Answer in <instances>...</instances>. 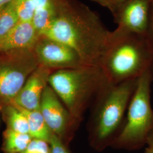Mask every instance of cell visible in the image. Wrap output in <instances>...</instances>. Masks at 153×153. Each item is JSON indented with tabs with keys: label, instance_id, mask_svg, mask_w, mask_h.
Returning <instances> with one entry per match:
<instances>
[{
	"label": "cell",
	"instance_id": "obj_1",
	"mask_svg": "<svg viewBox=\"0 0 153 153\" xmlns=\"http://www.w3.org/2000/svg\"><path fill=\"white\" fill-rule=\"evenodd\" d=\"M41 36L71 48L85 65L99 67L111 31L88 6L76 1L64 5L59 3L57 16Z\"/></svg>",
	"mask_w": 153,
	"mask_h": 153
},
{
	"label": "cell",
	"instance_id": "obj_2",
	"mask_svg": "<svg viewBox=\"0 0 153 153\" xmlns=\"http://www.w3.org/2000/svg\"><path fill=\"white\" fill-rule=\"evenodd\" d=\"M137 78L108 83L95 99L88 124V140L97 151L112 146L121 131Z\"/></svg>",
	"mask_w": 153,
	"mask_h": 153
},
{
	"label": "cell",
	"instance_id": "obj_3",
	"mask_svg": "<svg viewBox=\"0 0 153 153\" xmlns=\"http://www.w3.org/2000/svg\"><path fill=\"white\" fill-rule=\"evenodd\" d=\"M153 65V49L146 36L111 31L99 67L109 83L137 79Z\"/></svg>",
	"mask_w": 153,
	"mask_h": 153
},
{
	"label": "cell",
	"instance_id": "obj_4",
	"mask_svg": "<svg viewBox=\"0 0 153 153\" xmlns=\"http://www.w3.org/2000/svg\"><path fill=\"white\" fill-rule=\"evenodd\" d=\"M109 83L98 66L60 69L50 75L48 85L79 125L88 107Z\"/></svg>",
	"mask_w": 153,
	"mask_h": 153
},
{
	"label": "cell",
	"instance_id": "obj_5",
	"mask_svg": "<svg viewBox=\"0 0 153 153\" xmlns=\"http://www.w3.org/2000/svg\"><path fill=\"white\" fill-rule=\"evenodd\" d=\"M151 68L137 78L136 88L128 107L126 122L112 146L117 149H134L146 143L153 131V110L150 103Z\"/></svg>",
	"mask_w": 153,
	"mask_h": 153
},
{
	"label": "cell",
	"instance_id": "obj_6",
	"mask_svg": "<svg viewBox=\"0 0 153 153\" xmlns=\"http://www.w3.org/2000/svg\"><path fill=\"white\" fill-rule=\"evenodd\" d=\"M0 55V100L11 102L39 63L33 49Z\"/></svg>",
	"mask_w": 153,
	"mask_h": 153
},
{
	"label": "cell",
	"instance_id": "obj_7",
	"mask_svg": "<svg viewBox=\"0 0 153 153\" xmlns=\"http://www.w3.org/2000/svg\"><path fill=\"white\" fill-rule=\"evenodd\" d=\"M40 111L50 131L67 145L79 125L49 85L42 95Z\"/></svg>",
	"mask_w": 153,
	"mask_h": 153
},
{
	"label": "cell",
	"instance_id": "obj_8",
	"mask_svg": "<svg viewBox=\"0 0 153 153\" xmlns=\"http://www.w3.org/2000/svg\"><path fill=\"white\" fill-rule=\"evenodd\" d=\"M33 51L39 65L53 71L84 66L76 52L64 44L40 36Z\"/></svg>",
	"mask_w": 153,
	"mask_h": 153
},
{
	"label": "cell",
	"instance_id": "obj_9",
	"mask_svg": "<svg viewBox=\"0 0 153 153\" xmlns=\"http://www.w3.org/2000/svg\"><path fill=\"white\" fill-rule=\"evenodd\" d=\"M149 0H128L115 19L117 26L114 33L146 36L149 24Z\"/></svg>",
	"mask_w": 153,
	"mask_h": 153
},
{
	"label": "cell",
	"instance_id": "obj_10",
	"mask_svg": "<svg viewBox=\"0 0 153 153\" xmlns=\"http://www.w3.org/2000/svg\"><path fill=\"white\" fill-rule=\"evenodd\" d=\"M53 71L39 65L28 76L20 91L11 102L28 111L40 109L42 95L48 85L50 75Z\"/></svg>",
	"mask_w": 153,
	"mask_h": 153
},
{
	"label": "cell",
	"instance_id": "obj_11",
	"mask_svg": "<svg viewBox=\"0 0 153 153\" xmlns=\"http://www.w3.org/2000/svg\"><path fill=\"white\" fill-rule=\"evenodd\" d=\"M39 36L31 22H19L0 39V54L15 51L33 49Z\"/></svg>",
	"mask_w": 153,
	"mask_h": 153
},
{
	"label": "cell",
	"instance_id": "obj_12",
	"mask_svg": "<svg viewBox=\"0 0 153 153\" xmlns=\"http://www.w3.org/2000/svg\"><path fill=\"white\" fill-rule=\"evenodd\" d=\"M0 113L5 122L7 128L17 132L29 134L26 117L12 102L0 100Z\"/></svg>",
	"mask_w": 153,
	"mask_h": 153
},
{
	"label": "cell",
	"instance_id": "obj_13",
	"mask_svg": "<svg viewBox=\"0 0 153 153\" xmlns=\"http://www.w3.org/2000/svg\"><path fill=\"white\" fill-rule=\"evenodd\" d=\"M16 106L22 111L27 119L30 135L33 138L41 140L49 143L52 133L44 120L40 109L28 111Z\"/></svg>",
	"mask_w": 153,
	"mask_h": 153
},
{
	"label": "cell",
	"instance_id": "obj_14",
	"mask_svg": "<svg viewBox=\"0 0 153 153\" xmlns=\"http://www.w3.org/2000/svg\"><path fill=\"white\" fill-rule=\"evenodd\" d=\"M32 140L28 133H22L6 128L3 133L2 150L5 153H22Z\"/></svg>",
	"mask_w": 153,
	"mask_h": 153
},
{
	"label": "cell",
	"instance_id": "obj_15",
	"mask_svg": "<svg viewBox=\"0 0 153 153\" xmlns=\"http://www.w3.org/2000/svg\"><path fill=\"white\" fill-rule=\"evenodd\" d=\"M59 2L54 0L48 5L35 10L31 23L40 36L49 28L57 14Z\"/></svg>",
	"mask_w": 153,
	"mask_h": 153
},
{
	"label": "cell",
	"instance_id": "obj_16",
	"mask_svg": "<svg viewBox=\"0 0 153 153\" xmlns=\"http://www.w3.org/2000/svg\"><path fill=\"white\" fill-rule=\"evenodd\" d=\"M14 1L0 9V39L19 22Z\"/></svg>",
	"mask_w": 153,
	"mask_h": 153
},
{
	"label": "cell",
	"instance_id": "obj_17",
	"mask_svg": "<svg viewBox=\"0 0 153 153\" xmlns=\"http://www.w3.org/2000/svg\"><path fill=\"white\" fill-rule=\"evenodd\" d=\"M14 4L20 22H31L35 10L31 0H15Z\"/></svg>",
	"mask_w": 153,
	"mask_h": 153
},
{
	"label": "cell",
	"instance_id": "obj_18",
	"mask_svg": "<svg viewBox=\"0 0 153 153\" xmlns=\"http://www.w3.org/2000/svg\"><path fill=\"white\" fill-rule=\"evenodd\" d=\"M22 153H50L49 143L33 138L27 149Z\"/></svg>",
	"mask_w": 153,
	"mask_h": 153
},
{
	"label": "cell",
	"instance_id": "obj_19",
	"mask_svg": "<svg viewBox=\"0 0 153 153\" xmlns=\"http://www.w3.org/2000/svg\"><path fill=\"white\" fill-rule=\"evenodd\" d=\"M99 5L107 8L111 11L113 16H116L117 13L120 10L121 7L125 4L128 0H90Z\"/></svg>",
	"mask_w": 153,
	"mask_h": 153
},
{
	"label": "cell",
	"instance_id": "obj_20",
	"mask_svg": "<svg viewBox=\"0 0 153 153\" xmlns=\"http://www.w3.org/2000/svg\"><path fill=\"white\" fill-rule=\"evenodd\" d=\"M50 153H71L67 145L52 133L49 142Z\"/></svg>",
	"mask_w": 153,
	"mask_h": 153
},
{
	"label": "cell",
	"instance_id": "obj_21",
	"mask_svg": "<svg viewBox=\"0 0 153 153\" xmlns=\"http://www.w3.org/2000/svg\"><path fill=\"white\" fill-rule=\"evenodd\" d=\"M152 5V12H151V18L149 17V27H150V30L151 32L150 33V36L149 37H146L148 39V41L150 45L152 46L153 49V2H151ZM148 27V28H149Z\"/></svg>",
	"mask_w": 153,
	"mask_h": 153
},
{
	"label": "cell",
	"instance_id": "obj_22",
	"mask_svg": "<svg viewBox=\"0 0 153 153\" xmlns=\"http://www.w3.org/2000/svg\"><path fill=\"white\" fill-rule=\"evenodd\" d=\"M146 143L148 144V148L153 150V131L148 136Z\"/></svg>",
	"mask_w": 153,
	"mask_h": 153
},
{
	"label": "cell",
	"instance_id": "obj_23",
	"mask_svg": "<svg viewBox=\"0 0 153 153\" xmlns=\"http://www.w3.org/2000/svg\"><path fill=\"white\" fill-rule=\"evenodd\" d=\"M15 0H0V9Z\"/></svg>",
	"mask_w": 153,
	"mask_h": 153
},
{
	"label": "cell",
	"instance_id": "obj_24",
	"mask_svg": "<svg viewBox=\"0 0 153 153\" xmlns=\"http://www.w3.org/2000/svg\"><path fill=\"white\" fill-rule=\"evenodd\" d=\"M143 153H153V150L150 148H147Z\"/></svg>",
	"mask_w": 153,
	"mask_h": 153
},
{
	"label": "cell",
	"instance_id": "obj_25",
	"mask_svg": "<svg viewBox=\"0 0 153 153\" xmlns=\"http://www.w3.org/2000/svg\"><path fill=\"white\" fill-rule=\"evenodd\" d=\"M151 71H152V80L153 81V65L151 68Z\"/></svg>",
	"mask_w": 153,
	"mask_h": 153
},
{
	"label": "cell",
	"instance_id": "obj_26",
	"mask_svg": "<svg viewBox=\"0 0 153 153\" xmlns=\"http://www.w3.org/2000/svg\"><path fill=\"white\" fill-rule=\"evenodd\" d=\"M150 2H153V0H149Z\"/></svg>",
	"mask_w": 153,
	"mask_h": 153
}]
</instances>
